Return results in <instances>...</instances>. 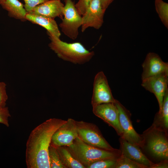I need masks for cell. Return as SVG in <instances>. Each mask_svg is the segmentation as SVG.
I'll return each mask as SVG.
<instances>
[{
	"label": "cell",
	"mask_w": 168,
	"mask_h": 168,
	"mask_svg": "<svg viewBox=\"0 0 168 168\" xmlns=\"http://www.w3.org/2000/svg\"><path fill=\"white\" fill-rule=\"evenodd\" d=\"M114 0H100L103 9L106 10Z\"/></svg>",
	"instance_id": "cell-29"
},
{
	"label": "cell",
	"mask_w": 168,
	"mask_h": 168,
	"mask_svg": "<svg viewBox=\"0 0 168 168\" xmlns=\"http://www.w3.org/2000/svg\"><path fill=\"white\" fill-rule=\"evenodd\" d=\"M114 168H147L127 157L121 156L116 160Z\"/></svg>",
	"instance_id": "cell-22"
},
{
	"label": "cell",
	"mask_w": 168,
	"mask_h": 168,
	"mask_svg": "<svg viewBox=\"0 0 168 168\" xmlns=\"http://www.w3.org/2000/svg\"><path fill=\"white\" fill-rule=\"evenodd\" d=\"M56 147L62 162L66 168H86L73 156L66 146Z\"/></svg>",
	"instance_id": "cell-19"
},
{
	"label": "cell",
	"mask_w": 168,
	"mask_h": 168,
	"mask_svg": "<svg viewBox=\"0 0 168 168\" xmlns=\"http://www.w3.org/2000/svg\"><path fill=\"white\" fill-rule=\"evenodd\" d=\"M50 40L49 46L62 60L76 64H83L89 62L95 55L94 52L86 49L80 42L68 43L47 33Z\"/></svg>",
	"instance_id": "cell-2"
},
{
	"label": "cell",
	"mask_w": 168,
	"mask_h": 168,
	"mask_svg": "<svg viewBox=\"0 0 168 168\" xmlns=\"http://www.w3.org/2000/svg\"><path fill=\"white\" fill-rule=\"evenodd\" d=\"M105 11L102 7L100 0H92L82 15V31L84 32L90 27L100 29L103 23Z\"/></svg>",
	"instance_id": "cell-9"
},
{
	"label": "cell",
	"mask_w": 168,
	"mask_h": 168,
	"mask_svg": "<svg viewBox=\"0 0 168 168\" xmlns=\"http://www.w3.org/2000/svg\"><path fill=\"white\" fill-rule=\"evenodd\" d=\"M66 122L61 119L50 118L31 131L26 146V162L28 168H50L49 151L52 136Z\"/></svg>",
	"instance_id": "cell-1"
},
{
	"label": "cell",
	"mask_w": 168,
	"mask_h": 168,
	"mask_svg": "<svg viewBox=\"0 0 168 168\" xmlns=\"http://www.w3.org/2000/svg\"><path fill=\"white\" fill-rule=\"evenodd\" d=\"M156 11L164 26L168 28V3L163 0H155Z\"/></svg>",
	"instance_id": "cell-20"
},
{
	"label": "cell",
	"mask_w": 168,
	"mask_h": 168,
	"mask_svg": "<svg viewBox=\"0 0 168 168\" xmlns=\"http://www.w3.org/2000/svg\"><path fill=\"white\" fill-rule=\"evenodd\" d=\"M168 167V160L161 161L154 164L150 168H167Z\"/></svg>",
	"instance_id": "cell-28"
},
{
	"label": "cell",
	"mask_w": 168,
	"mask_h": 168,
	"mask_svg": "<svg viewBox=\"0 0 168 168\" xmlns=\"http://www.w3.org/2000/svg\"><path fill=\"white\" fill-rule=\"evenodd\" d=\"M63 15L59 25L62 32L71 39L75 40L82 23V16L77 11L72 0H64Z\"/></svg>",
	"instance_id": "cell-6"
},
{
	"label": "cell",
	"mask_w": 168,
	"mask_h": 168,
	"mask_svg": "<svg viewBox=\"0 0 168 168\" xmlns=\"http://www.w3.org/2000/svg\"><path fill=\"white\" fill-rule=\"evenodd\" d=\"M60 0V1H61V0Z\"/></svg>",
	"instance_id": "cell-31"
},
{
	"label": "cell",
	"mask_w": 168,
	"mask_h": 168,
	"mask_svg": "<svg viewBox=\"0 0 168 168\" xmlns=\"http://www.w3.org/2000/svg\"><path fill=\"white\" fill-rule=\"evenodd\" d=\"M143 80L162 73H168V63L165 62L157 54L150 52L147 55L142 64Z\"/></svg>",
	"instance_id": "cell-13"
},
{
	"label": "cell",
	"mask_w": 168,
	"mask_h": 168,
	"mask_svg": "<svg viewBox=\"0 0 168 168\" xmlns=\"http://www.w3.org/2000/svg\"><path fill=\"white\" fill-rule=\"evenodd\" d=\"M50 168H66L62 162L56 148L50 144L49 151Z\"/></svg>",
	"instance_id": "cell-21"
},
{
	"label": "cell",
	"mask_w": 168,
	"mask_h": 168,
	"mask_svg": "<svg viewBox=\"0 0 168 168\" xmlns=\"http://www.w3.org/2000/svg\"><path fill=\"white\" fill-rule=\"evenodd\" d=\"M1 6L7 11L9 17L22 21H27L26 16L27 13L24 5L18 0H5Z\"/></svg>",
	"instance_id": "cell-17"
},
{
	"label": "cell",
	"mask_w": 168,
	"mask_h": 168,
	"mask_svg": "<svg viewBox=\"0 0 168 168\" xmlns=\"http://www.w3.org/2000/svg\"><path fill=\"white\" fill-rule=\"evenodd\" d=\"M6 86L4 82H0V107L6 106V102L8 99Z\"/></svg>",
	"instance_id": "cell-27"
},
{
	"label": "cell",
	"mask_w": 168,
	"mask_h": 168,
	"mask_svg": "<svg viewBox=\"0 0 168 168\" xmlns=\"http://www.w3.org/2000/svg\"><path fill=\"white\" fill-rule=\"evenodd\" d=\"M73 156L86 168L95 161L103 159L117 160L121 156L119 149L111 151L89 145L78 137L72 144L66 146Z\"/></svg>",
	"instance_id": "cell-4"
},
{
	"label": "cell",
	"mask_w": 168,
	"mask_h": 168,
	"mask_svg": "<svg viewBox=\"0 0 168 168\" xmlns=\"http://www.w3.org/2000/svg\"><path fill=\"white\" fill-rule=\"evenodd\" d=\"M25 2L24 7L27 13L30 12L37 6L48 0H23Z\"/></svg>",
	"instance_id": "cell-26"
},
{
	"label": "cell",
	"mask_w": 168,
	"mask_h": 168,
	"mask_svg": "<svg viewBox=\"0 0 168 168\" xmlns=\"http://www.w3.org/2000/svg\"><path fill=\"white\" fill-rule=\"evenodd\" d=\"M94 114L112 127L120 137L123 131L119 120L118 109L114 103H103L92 106Z\"/></svg>",
	"instance_id": "cell-10"
},
{
	"label": "cell",
	"mask_w": 168,
	"mask_h": 168,
	"mask_svg": "<svg viewBox=\"0 0 168 168\" xmlns=\"http://www.w3.org/2000/svg\"><path fill=\"white\" fill-rule=\"evenodd\" d=\"M152 124L168 132V89L164 96L161 110L156 114Z\"/></svg>",
	"instance_id": "cell-18"
},
{
	"label": "cell",
	"mask_w": 168,
	"mask_h": 168,
	"mask_svg": "<svg viewBox=\"0 0 168 168\" xmlns=\"http://www.w3.org/2000/svg\"><path fill=\"white\" fill-rule=\"evenodd\" d=\"M143 139L141 148L157 162L168 160V132L154 124L141 134Z\"/></svg>",
	"instance_id": "cell-3"
},
{
	"label": "cell",
	"mask_w": 168,
	"mask_h": 168,
	"mask_svg": "<svg viewBox=\"0 0 168 168\" xmlns=\"http://www.w3.org/2000/svg\"><path fill=\"white\" fill-rule=\"evenodd\" d=\"M78 137L86 143L101 149L117 151L102 136L98 127L95 124L82 121H76Z\"/></svg>",
	"instance_id": "cell-5"
},
{
	"label": "cell",
	"mask_w": 168,
	"mask_h": 168,
	"mask_svg": "<svg viewBox=\"0 0 168 168\" xmlns=\"http://www.w3.org/2000/svg\"><path fill=\"white\" fill-rule=\"evenodd\" d=\"M121 155L150 168L154 163L150 160L139 147L129 142L123 138H119Z\"/></svg>",
	"instance_id": "cell-14"
},
{
	"label": "cell",
	"mask_w": 168,
	"mask_h": 168,
	"mask_svg": "<svg viewBox=\"0 0 168 168\" xmlns=\"http://www.w3.org/2000/svg\"><path fill=\"white\" fill-rule=\"evenodd\" d=\"M115 100L112 95L106 76L102 71L98 72L94 79L91 100L92 106L114 103Z\"/></svg>",
	"instance_id": "cell-8"
},
{
	"label": "cell",
	"mask_w": 168,
	"mask_h": 168,
	"mask_svg": "<svg viewBox=\"0 0 168 168\" xmlns=\"http://www.w3.org/2000/svg\"><path fill=\"white\" fill-rule=\"evenodd\" d=\"M142 86L153 93L157 100L160 112L161 110L163 98L168 88V73H162L142 80Z\"/></svg>",
	"instance_id": "cell-12"
},
{
	"label": "cell",
	"mask_w": 168,
	"mask_h": 168,
	"mask_svg": "<svg viewBox=\"0 0 168 168\" xmlns=\"http://www.w3.org/2000/svg\"><path fill=\"white\" fill-rule=\"evenodd\" d=\"M78 136L76 120L69 118L54 133L51 144L55 147L69 146Z\"/></svg>",
	"instance_id": "cell-11"
},
{
	"label": "cell",
	"mask_w": 168,
	"mask_h": 168,
	"mask_svg": "<svg viewBox=\"0 0 168 168\" xmlns=\"http://www.w3.org/2000/svg\"><path fill=\"white\" fill-rule=\"evenodd\" d=\"M116 160L103 159L93 162L86 168H114Z\"/></svg>",
	"instance_id": "cell-23"
},
{
	"label": "cell",
	"mask_w": 168,
	"mask_h": 168,
	"mask_svg": "<svg viewBox=\"0 0 168 168\" xmlns=\"http://www.w3.org/2000/svg\"><path fill=\"white\" fill-rule=\"evenodd\" d=\"M26 18L27 21L44 28L46 30L47 33L60 38L61 33L54 19L30 13H27Z\"/></svg>",
	"instance_id": "cell-16"
},
{
	"label": "cell",
	"mask_w": 168,
	"mask_h": 168,
	"mask_svg": "<svg viewBox=\"0 0 168 168\" xmlns=\"http://www.w3.org/2000/svg\"><path fill=\"white\" fill-rule=\"evenodd\" d=\"M114 103L119 111V122L123 133L121 138L141 149L143 146L142 138L133 128L130 112L117 100H115Z\"/></svg>",
	"instance_id": "cell-7"
},
{
	"label": "cell",
	"mask_w": 168,
	"mask_h": 168,
	"mask_svg": "<svg viewBox=\"0 0 168 168\" xmlns=\"http://www.w3.org/2000/svg\"><path fill=\"white\" fill-rule=\"evenodd\" d=\"M64 5L59 0H48L35 7L30 13L54 19L63 15Z\"/></svg>",
	"instance_id": "cell-15"
},
{
	"label": "cell",
	"mask_w": 168,
	"mask_h": 168,
	"mask_svg": "<svg viewBox=\"0 0 168 168\" xmlns=\"http://www.w3.org/2000/svg\"><path fill=\"white\" fill-rule=\"evenodd\" d=\"M5 0H0V5H2L4 3Z\"/></svg>",
	"instance_id": "cell-30"
},
{
	"label": "cell",
	"mask_w": 168,
	"mask_h": 168,
	"mask_svg": "<svg viewBox=\"0 0 168 168\" xmlns=\"http://www.w3.org/2000/svg\"><path fill=\"white\" fill-rule=\"evenodd\" d=\"M92 0H78L75 4V7L81 15L85 12Z\"/></svg>",
	"instance_id": "cell-25"
},
{
	"label": "cell",
	"mask_w": 168,
	"mask_h": 168,
	"mask_svg": "<svg viewBox=\"0 0 168 168\" xmlns=\"http://www.w3.org/2000/svg\"><path fill=\"white\" fill-rule=\"evenodd\" d=\"M11 116L7 107H0V123L4 124L7 127L9 126L8 118Z\"/></svg>",
	"instance_id": "cell-24"
}]
</instances>
